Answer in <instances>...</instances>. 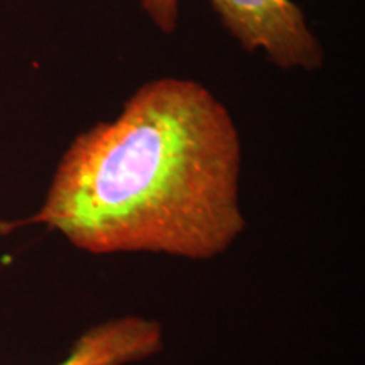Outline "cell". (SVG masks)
<instances>
[{"mask_svg":"<svg viewBox=\"0 0 365 365\" xmlns=\"http://www.w3.org/2000/svg\"><path fill=\"white\" fill-rule=\"evenodd\" d=\"M232 38L281 70H319L325 51L293 0H208Z\"/></svg>","mask_w":365,"mask_h":365,"instance_id":"7a4b0ae2","label":"cell"},{"mask_svg":"<svg viewBox=\"0 0 365 365\" xmlns=\"http://www.w3.org/2000/svg\"><path fill=\"white\" fill-rule=\"evenodd\" d=\"M140 6L158 29L166 34L175 33L180 17V0H140Z\"/></svg>","mask_w":365,"mask_h":365,"instance_id":"277c9868","label":"cell"},{"mask_svg":"<svg viewBox=\"0 0 365 365\" xmlns=\"http://www.w3.org/2000/svg\"><path fill=\"white\" fill-rule=\"evenodd\" d=\"M240 164L234 118L207 86L150 80L73 140L29 222L90 254L212 259L245 227Z\"/></svg>","mask_w":365,"mask_h":365,"instance_id":"6da1fadb","label":"cell"},{"mask_svg":"<svg viewBox=\"0 0 365 365\" xmlns=\"http://www.w3.org/2000/svg\"><path fill=\"white\" fill-rule=\"evenodd\" d=\"M161 327L140 317H124L93 327L58 365H129L158 354Z\"/></svg>","mask_w":365,"mask_h":365,"instance_id":"3957f363","label":"cell"}]
</instances>
